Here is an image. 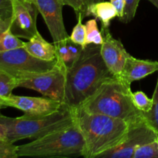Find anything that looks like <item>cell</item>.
Segmentation results:
<instances>
[{
  "label": "cell",
  "mask_w": 158,
  "mask_h": 158,
  "mask_svg": "<svg viewBox=\"0 0 158 158\" xmlns=\"http://www.w3.org/2000/svg\"><path fill=\"white\" fill-rule=\"evenodd\" d=\"M100 47L87 45L79 58L67 66L63 103L71 108L81 106L105 81L116 77L103 61Z\"/></svg>",
  "instance_id": "obj_1"
},
{
  "label": "cell",
  "mask_w": 158,
  "mask_h": 158,
  "mask_svg": "<svg viewBox=\"0 0 158 158\" xmlns=\"http://www.w3.org/2000/svg\"><path fill=\"white\" fill-rule=\"evenodd\" d=\"M74 114L84 139L85 158H97L117 147L123 141L129 127L123 120L88 112L81 107L75 108Z\"/></svg>",
  "instance_id": "obj_2"
},
{
  "label": "cell",
  "mask_w": 158,
  "mask_h": 158,
  "mask_svg": "<svg viewBox=\"0 0 158 158\" xmlns=\"http://www.w3.org/2000/svg\"><path fill=\"white\" fill-rule=\"evenodd\" d=\"M79 107L123 120L128 125L145 119L143 113L134 104L131 84L119 77L105 81Z\"/></svg>",
  "instance_id": "obj_3"
},
{
  "label": "cell",
  "mask_w": 158,
  "mask_h": 158,
  "mask_svg": "<svg viewBox=\"0 0 158 158\" xmlns=\"http://www.w3.org/2000/svg\"><path fill=\"white\" fill-rule=\"evenodd\" d=\"M75 120L74 109L65 103L58 110L46 115L25 114L19 117H9L0 113V123L7 128L6 140L13 143L23 139L40 138L69 127Z\"/></svg>",
  "instance_id": "obj_4"
},
{
  "label": "cell",
  "mask_w": 158,
  "mask_h": 158,
  "mask_svg": "<svg viewBox=\"0 0 158 158\" xmlns=\"http://www.w3.org/2000/svg\"><path fill=\"white\" fill-rule=\"evenodd\" d=\"M84 139L77 121L69 127L18 146V157H83Z\"/></svg>",
  "instance_id": "obj_5"
},
{
  "label": "cell",
  "mask_w": 158,
  "mask_h": 158,
  "mask_svg": "<svg viewBox=\"0 0 158 158\" xmlns=\"http://www.w3.org/2000/svg\"><path fill=\"white\" fill-rule=\"evenodd\" d=\"M67 66L57 56L53 68L46 72L30 73L17 80L18 87H24L40 93L45 97L64 103Z\"/></svg>",
  "instance_id": "obj_6"
},
{
  "label": "cell",
  "mask_w": 158,
  "mask_h": 158,
  "mask_svg": "<svg viewBox=\"0 0 158 158\" xmlns=\"http://www.w3.org/2000/svg\"><path fill=\"white\" fill-rule=\"evenodd\" d=\"M56 61L57 59L46 61L34 57L23 46L0 52V73L19 80L28 74L46 72Z\"/></svg>",
  "instance_id": "obj_7"
},
{
  "label": "cell",
  "mask_w": 158,
  "mask_h": 158,
  "mask_svg": "<svg viewBox=\"0 0 158 158\" xmlns=\"http://www.w3.org/2000/svg\"><path fill=\"white\" fill-rule=\"evenodd\" d=\"M158 139V132L146 119L129 125L123 141L110 151L100 154L97 158H133L140 147Z\"/></svg>",
  "instance_id": "obj_8"
},
{
  "label": "cell",
  "mask_w": 158,
  "mask_h": 158,
  "mask_svg": "<svg viewBox=\"0 0 158 158\" xmlns=\"http://www.w3.org/2000/svg\"><path fill=\"white\" fill-rule=\"evenodd\" d=\"M12 13L10 29L19 38L29 40L39 32L36 20L40 13L31 0H12Z\"/></svg>",
  "instance_id": "obj_9"
},
{
  "label": "cell",
  "mask_w": 158,
  "mask_h": 158,
  "mask_svg": "<svg viewBox=\"0 0 158 158\" xmlns=\"http://www.w3.org/2000/svg\"><path fill=\"white\" fill-rule=\"evenodd\" d=\"M38 8L43 16L50 35L53 44L66 43L69 40L65 29L63 18V7L65 6L62 0H31Z\"/></svg>",
  "instance_id": "obj_10"
},
{
  "label": "cell",
  "mask_w": 158,
  "mask_h": 158,
  "mask_svg": "<svg viewBox=\"0 0 158 158\" xmlns=\"http://www.w3.org/2000/svg\"><path fill=\"white\" fill-rule=\"evenodd\" d=\"M5 107L11 106L31 115H46L58 110L64 103L51 98L23 97L10 94L2 100Z\"/></svg>",
  "instance_id": "obj_11"
},
{
  "label": "cell",
  "mask_w": 158,
  "mask_h": 158,
  "mask_svg": "<svg viewBox=\"0 0 158 158\" xmlns=\"http://www.w3.org/2000/svg\"><path fill=\"white\" fill-rule=\"evenodd\" d=\"M101 32L103 37L100 47L102 58L110 72L116 77H119L131 55L125 49L123 43L113 37L109 28H101Z\"/></svg>",
  "instance_id": "obj_12"
},
{
  "label": "cell",
  "mask_w": 158,
  "mask_h": 158,
  "mask_svg": "<svg viewBox=\"0 0 158 158\" xmlns=\"http://www.w3.org/2000/svg\"><path fill=\"white\" fill-rule=\"evenodd\" d=\"M157 71L158 61L140 60L131 55L127 60L119 78L131 84L132 82L142 80Z\"/></svg>",
  "instance_id": "obj_13"
},
{
  "label": "cell",
  "mask_w": 158,
  "mask_h": 158,
  "mask_svg": "<svg viewBox=\"0 0 158 158\" xmlns=\"http://www.w3.org/2000/svg\"><path fill=\"white\" fill-rule=\"evenodd\" d=\"M23 47L34 57L43 60H54L57 59L56 48L52 43H48L40 32H37L29 41L24 43Z\"/></svg>",
  "instance_id": "obj_14"
},
{
  "label": "cell",
  "mask_w": 158,
  "mask_h": 158,
  "mask_svg": "<svg viewBox=\"0 0 158 158\" xmlns=\"http://www.w3.org/2000/svg\"><path fill=\"white\" fill-rule=\"evenodd\" d=\"M93 15L101 23L102 28H109L111 20L117 17L115 7L110 2L92 3L86 7L85 16Z\"/></svg>",
  "instance_id": "obj_15"
},
{
  "label": "cell",
  "mask_w": 158,
  "mask_h": 158,
  "mask_svg": "<svg viewBox=\"0 0 158 158\" xmlns=\"http://www.w3.org/2000/svg\"><path fill=\"white\" fill-rule=\"evenodd\" d=\"M10 22L0 23V52L23 47L25 42L14 35L10 29Z\"/></svg>",
  "instance_id": "obj_16"
},
{
  "label": "cell",
  "mask_w": 158,
  "mask_h": 158,
  "mask_svg": "<svg viewBox=\"0 0 158 158\" xmlns=\"http://www.w3.org/2000/svg\"><path fill=\"white\" fill-rule=\"evenodd\" d=\"M86 46L89 44L101 45L103 42V34L98 29L97 19H92L86 22Z\"/></svg>",
  "instance_id": "obj_17"
},
{
  "label": "cell",
  "mask_w": 158,
  "mask_h": 158,
  "mask_svg": "<svg viewBox=\"0 0 158 158\" xmlns=\"http://www.w3.org/2000/svg\"><path fill=\"white\" fill-rule=\"evenodd\" d=\"M77 24L73 29L72 32L69 35V39L73 43L77 44L80 45L83 48L86 46V25H83L82 23L83 21V15H80L77 17Z\"/></svg>",
  "instance_id": "obj_18"
},
{
  "label": "cell",
  "mask_w": 158,
  "mask_h": 158,
  "mask_svg": "<svg viewBox=\"0 0 158 158\" xmlns=\"http://www.w3.org/2000/svg\"><path fill=\"white\" fill-rule=\"evenodd\" d=\"M16 87H18L16 79L0 73V104L2 100L12 94V90Z\"/></svg>",
  "instance_id": "obj_19"
},
{
  "label": "cell",
  "mask_w": 158,
  "mask_h": 158,
  "mask_svg": "<svg viewBox=\"0 0 158 158\" xmlns=\"http://www.w3.org/2000/svg\"><path fill=\"white\" fill-rule=\"evenodd\" d=\"M133 158H158V139L140 147Z\"/></svg>",
  "instance_id": "obj_20"
},
{
  "label": "cell",
  "mask_w": 158,
  "mask_h": 158,
  "mask_svg": "<svg viewBox=\"0 0 158 158\" xmlns=\"http://www.w3.org/2000/svg\"><path fill=\"white\" fill-rule=\"evenodd\" d=\"M152 100L153 105L151 110L144 113L143 116L147 121L158 132V79L154 94H153Z\"/></svg>",
  "instance_id": "obj_21"
},
{
  "label": "cell",
  "mask_w": 158,
  "mask_h": 158,
  "mask_svg": "<svg viewBox=\"0 0 158 158\" xmlns=\"http://www.w3.org/2000/svg\"><path fill=\"white\" fill-rule=\"evenodd\" d=\"M133 100L138 110L143 114L151 110L153 105V100L150 99L146 94L142 91L133 93Z\"/></svg>",
  "instance_id": "obj_22"
},
{
  "label": "cell",
  "mask_w": 158,
  "mask_h": 158,
  "mask_svg": "<svg viewBox=\"0 0 158 158\" xmlns=\"http://www.w3.org/2000/svg\"><path fill=\"white\" fill-rule=\"evenodd\" d=\"M17 149L13 143L6 139H0V158H17Z\"/></svg>",
  "instance_id": "obj_23"
},
{
  "label": "cell",
  "mask_w": 158,
  "mask_h": 158,
  "mask_svg": "<svg viewBox=\"0 0 158 158\" xmlns=\"http://www.w3.org/2000/svg\"><path fill=\"white\" fill-rule=\"evenodd\" d=\"M140 1V0H125L124 12L123 19H121L122 23H128L134 19Z\"/></svg>",
  "instance_id": "obj_24"
},
{
  "label": "cell",
  "mask_w": 158,
  "mask_h": 158,
  "mask_svg": "<svg viewBox=\"0 0 158 158\" xmlns=\"http://www.w3.org/2000/svg\"><path fill=\"white\" fill-rule=\"evenodd\" d=\"M12 13V0H0V23L10 22Z\"/></svg>",
  "instance_id": "obj_25"
},
{
  "label": "cell",
  "mask_w": 158,
  "mask_h": 158,
  "mask_svg": "<svg viewBox=\"0 0 158 158\" xmlns=\"http://www.w3.org/2000/svg\"><path fill=\"white\" fill-rule=\"evenodd\" d=\"M65 6H69L73 8L77 15V18L80 15H83L84 18L85 13H86V3L85 0H62Z\"/></svg>",
  "instance_id": "obj_26"
},
{
  "label": "cell",
  "mask_w": 158,
  "mask_h": 158,
  "mask_svg": "<svg viewBox=\"0 0 158 158\" xmlns=\"http://www.w3.org/2000/svg\"><path fill=\"white\" fill-rule=\"evenodd\" d=\"M67 47L68 49H69V52H70L71 56H72L73 62L76 61V60L79 58L80 54H81L83 48L80 45L77 44V43L72 42L69 39L67 40Z\"/></svg>",
  "instance_id": "obj_27"
},
{
  "label": "cell",
  "mask_w": 158,
  "mask_h": 158,
  "mask_svg": "<svg viewBox=\"0 0 158 158\" xmlns=\"http://www.w3.org/2000/svg\"><path fill=\"white\" fill-rule=\"evenodd\" d=\"M110 2L115 7L117 12V17L121 21V19L123 17V12H124L125 0H110Z\"/></svg>",
  "instance_id": "obj_28"
},
{
  "label": "cell",
  "mask_w": 158,
  "mask_h": 158,
  "mask_svg": "<svg viewBox=\"0 0 158 158\" xmlns=\"http://www.w3.org/2000/svg\"><path fill=\"white\" fill-rule=\"evenodd\" d=\"M7 136V128L2 123H0V139H6Z\"/></svg>",
  "instance_id": "obj_29"
},
{
  "label": "cell",
  "mask_w": 158,
  "mask_h": 158,
  "mask_svg": "<svg viewBox=\"0 0 158 158\" xmlns=\"http://www.w3.org/2000/svg\"><path fill=\"white\" fill-rule=\"evenodd\" d=\"M148 1L151 2L154 6H155L158 9V0H148Z\"/></svg>",
  "instance_id": "obj_30"
},
{
  "label": "cell",
  "mask_w": 158,
  "mask_h": 158,
  "mask_svg": "<svg viewBox=\"0 0 158 158\" xmlns=\"http://www.w3.org/2000/svg\"><path fill=\"white\" fill-rule=\"evenodd\" d=\"M94 2V0H85V3H86V6L87 7L89 5L92 4Z\"/></svg>",
  "instance_id": "obj_31"
},
{
  "label": "cell",
  "mask_w": 158,
  "mask_h": 158,
  "mask_svg": "<svg viewBox=\"0 0 158 158\" xmlns=\"http://www.w3.org/2000/svg\"><path fill=\"white\" fill-rule=\"evenodd\" d=\"M4 107H5V106H3V105L0 104V110H1V109H2V108H4Z\"/></svg>",
  "instance_id": "obj_32"
}]
</instances>
